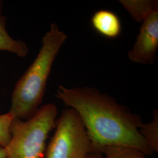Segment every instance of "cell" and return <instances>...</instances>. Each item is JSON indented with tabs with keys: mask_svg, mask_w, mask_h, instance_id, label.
<instances>
[{
	"mask_svg": "<svg viewBox=\"0 0 158 158\" xmlns=\"http://www.w3.org/2000/svg\"><path fill=\"white\" fill-rule=\"evenodd\" d=\"M55 96L79 114L96 151L122 145L135 148L145 155L153 153L139 133L141 117L111 96L94 87L63 85L58 87Z\"/></svg>",
	"mask_w": 158,
	"mask_h": 158,
	"instance_id": "1",
	"label": "cell"
},
{
	"mask_svg": "<svg viewBox=\"0 0 158 158\" xmlns=\"http://www.w3.org/2000/svg\"><path fill=\"white\" fill-rule=\"evenodd\" d=\"M68 36L56 23L42 39V46L34 62L17 81L11 96L10 113L14 118L27 120L40 109L53 64Z\"/></svg>",
	"mask_w": 158,
	"mask_h": 158,
	"instance_id": "2",
	"label": "cell"
},
{
	"mask_svg": "<svg viewBox=\"0 0 158 158\" xmlns=\"http://www.w3.org/2000/svg\"><path fill=\"white\" fill-rule=\"evenodd\" d=\"M57 106L50 103L40 108L27 120L14 118L11 137L4 148L8 158H41L49 134L56 127Z\"/></svg>",
	"mask_w": 158,
	"mask_h": 158,
	"instance_id": "3",
	"label": "cell"
},
{
	"mask_svg": "<svg viewBox=\"0 0 158 158\" xmlns=\"http://www.w3.org/2000/svg\"><path fill=\"white\" fill-rule=\"evenodd\" d=\"M56 127L46 149V158H85L90 153L97 152L79 114L73 108L63 111Z\"/></svg>",
	"mask_w": 158,
	"mask_h": 158,
	"instance_id": "4",
	"label": "cell"
},
{
	"mask_svg": "<svg viewBox=\"0 0 158 158\" xmlns=\"http://www.w3.org/2000/svg\"><path fill=\"white\" fill-rule=\"evenodd\" d=\"M158 48V9L142 22L134 47L128 53L132 62L151 64L156 59Z\"/></svg>",
	"mask_w": 158,
	"mask_h": 158,
	"instance_id": "5",
	"label": "cell"
},
{
	"mask_svg": "<svg viewBox=\"0 0 158 158\" xmlns=\"http://www.w3.org/2000/svg\"><path fill=\"white\" fill-rule=\"evenodd\" d=\"M91 23L96 32L107 38H117L122 31L119 18L114 12L109 10L96 11L91 17Z\"/></svg>",
	"mask_w": 158,
	"mask_h": 158,
	"instance_id": "6",
	"label": "cell"
},
{
	"mask_svg": "<svg viewBox=\"0 0 158 158\" xmlns=\"http://www.w3.org/2000/svg\"><path fill=\"white\" fill-rule=\"evenodd\" d=\"M6 16L0 15V51H6L24 57L28 53L27 45L21 40H14L8 33Z\"/></svg>",
	"mask_w": 158,
	"mask_h": 158,
	"instance_id": "7",
	"label": "cell"
},
{
	"mask_svg": "<svg viewBox=\"0 0 158 158\" xmlns=\"http://www.w3.org/2000/svg\"><path fill=\"white\" fill-rule=\"evenodd\" d=\"M119 2L137 23H142L158 9V1L156 0H119Z\"/></svg>",
	"mask_w": 158,
	"mask_h": 158,
	"instance_id": "8",
	"label": "cell"
},
{
	"mask_svg": "<svg viewBox=\"0 0 158 158\" xmlns=\"http://www.w3.org/2000/svg\"><path fill=\"white\" fill-rule=\"evenodd\" d=\"M139 133L143 138L153 153L158 152V111H153L152 121L148 124H142L139 128Z\"/></svg>",
	"mask_w": 158,
	"mask_h": 158,
	"instance_id": "9",
	"label": "cell"
},
{
	"mask_svg": "<svg viewBox=\"0 0 158 158\" xmlns=\"http://www.w3.org/2000/svg\"><path fill=\"white\" fill-rule=\"evenodd\" d=\"M106 158H146L140 150L132 147L111 145L104 147L101 150Z\"/></svg>",
	"mask_w": 158,
	"mask_h": 158,
	"instance_id": "10",
	"label": "cell"
},
{
	"mask_svg": "<svg viewBox=\"0 0 158 158\" xmlns=\"http://www.w3.org/2000/svg\"><path fill=\"white\" fill-rule=\"evenodd\" d=\"M14 117L10 112L0 115V146L5 148L10 141V127Z\"/></svg>",
	"mask_w": 158,
	"mask_h": 158,
	"instance_id": "11",
	"label": "cell"
},
{
	"mask_svg": "<svg viewBox=\"0 0 158 158\" xmlns=\"http://www.w3.org/2000/svg\"><path fill=\"white\" fill-rule=\"evenodd\" d=\"M85 158H103L102 153L99 152L90 153Z\"/></svg>",
	"mask_w": 158,
	"mask_h": 158,
	"instance_id": "12",
	"label": "cell"
},
{
	"mask_svg": "<svg viewBox=\"0 0 158 158\" xmlns=\"http://www.w3.org/2000/svg\"><path fill=\"white\" fill-rule=\"evenodd\" d=\"M0 158H8L5 148L0 146Z\"/></svg>",
	"mask_w": 158,
	"mask_h": 158,
	"instance_id": "13",
	"label": "cell"
},
{
	"mask_svg": "<svg viewBox=\"0 0 158 158\" xmlns=\"http://www.w3.org/2000/svg\"><path fill=\"white\" fill-rule=\"evenodd\" d=\"M2 2L0 1V15H1V12H2Z\"/></svg>",
	"mask_w": 158,
	"mask_h": 158,
	"instance_id": "14",
	"label": "cell"
}]
</instances>
